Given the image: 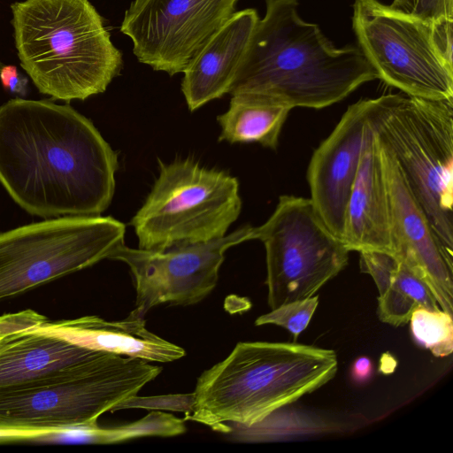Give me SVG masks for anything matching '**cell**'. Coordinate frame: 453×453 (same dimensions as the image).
I'll list each match as a JSON object with an SVG mask.
<instances>
[{
    "label": "cell",
    "mask_w": 453,
    "mask_h": 453,
    "mask_svg": "<svg viewBox=\"0 0 453 453\" xmlns=\"http://www.w3.org/2000/svg\"><path fill=\"white\" fill-rule=\"evenodd\" d=\"M117 169V153L70 104L16 97L0 105V184L27 213L101 215Z\"/></svg>",
    "instance_id": "cell-1"
},
{
    "label": "cell",
    "mask_w": 453,
    "mask_h": 453,
    "mask_svg": "<svg viewBox=\"0 0 453 453\" xmlns=\"http://www.w3.org/2000/svg\"><path fill=\"white\" fill-rule=\"evenodd\" d=\"M229 94L252 93L291 110L321 109L379 79L357 46L336 48L297 13V0H265Z\"/></svg>",
    "instance_id": "cell-2"
},
{
    "label": "cell",
    "mask_w": 453,
    "mask_h": 453,
    "mask_svg": "<svg viewBox=\"0 0 453 453\" xmlns=\"http://www.w3.org/2000/svg\"><path fill=\"white\" fill-rule=\"evenodd\" d=\"M338 370L332 349L299 343L242 342L204 371L186 419L217 432L252 426L331 380Z\"/></svg>",
    "instance_id": "cell-3"
},
{
    "label": "cell",
    "mask_w": 453,
    "mask_h": 453,
    "mask_svg": "<svg viewBox=\"0 0 453 453\" xmlns=\"http://www.w3.org/2000/svg\"><path fill=\"white\" fill-rule=\"evenodd\" d=\"M11 8L20 65L40 93L85 100L119 75L121 52L88 0H25Z\"/></svg>",
    "instance_id": "cell-4"
},
{
    "label": "cell",
    "mask_w": 453,
    "mask_h": 453,
    "mask_svg": "<svg viewBox=\"0 0 453 453\" xmlns=\"http://www.w3.org/2000/svg\"><path fill=\"white\" fill-rule=\"evenodd\" d=\"M367 120L453 255V99L383 95L368 99Z\"/></svg>",
    "instance_id": "cell-5"
},
{
    "label": "cell",
    "mask_w": 453,
    "mask_h": 453,
    "mask_svg": "<svg viewBox=\"0 0 453 453\" xmlns=\"http://www.w3.org/2000/svg\"><path fill=\"white\" fill-rule=\"evenodd\" d=\"M161 371L141 358L102 351L54 376L0 388V427L65 433L96 425Z\"/></svg>",
    "instance_id": "cell-6"
},
{
    "label": "cell",
    "mask_w": 453,
    "mask_h": 453,
    "mask_svg": "<svg viewBox=\"0 0 453 453\" xmlns=\"http://www.w3.org/2000/svg\"><path fill=\"white\" fill-rule=\"evenodd\" d=\"M158 164V177L131 221L139 249L165 250L225 236L242 210L237 179L190 158Z\"/></svg>",
    "instance_id": "cell-7"
},
{
    "label": "cell",
    "mask_w": 453,
    "mask_h": 453,
    "mask_svg": "<svg viewBox=\"0 0 453 453\" xmlns=\"http://www.w3.org/2000/svg\"><path fill=\"white\" fill-rule=\"evenodd\" d=\"M126 226L112 217L63 216L0 232V301L109 258Z\"/></svg>",
    "instance_id": "cell-8"
},
{
    "label": "cell",
    "mask_w": 453,
    "mask_h": 453,
    "mask_svg": "<svg viewBox=\"0 0 453 453\" xmlns=\"http://www.w3.org/2000/svg\"><path fill=\"white\" fill-rule=\"evenodd\" d=\"M265 248L271 310L313 296L348 264L349 250L318 215L310 198L282 195L274 211L254 227Z\"/></svg>",
    "instance_id": "cell-9"
},
{
    "label": "cell",
    "mask_w": 453,
    "mask_h": 453,
    "mask_svg": "<svg viewBox=\"0 0 453 453\" xmlns=\"http://www.w3.org/2000/svg\"><path fill=\"white\" fill-rule=\"evenodd\" d=\"M352 27L379 79L409 96L453 99V65L438 50L431 22L378 0H355Z\"/></svg>",
    "instance_id": "cell-10"
},
{
    "label": "cell",
    "mask_w": 453,
    "mask_h": 453,
    "mask_svg": "<svg viewBox=\"0 0 453 453\" xmlns=\"http://www.w3.org/2000/svg\"><path fill=\"white\" fill-rule=\"evenodd\" d=\"M250 240H254V226L246 225L219 239L165 250L134 249L122 243L108 259L128 265L136 291L131 312L144 317L163 303L185 306L202 301L217 285L225 252Z\"/></svg>",
    "instance_id": "cell-11"
},
{
    "label": "cell",
    "mask_w": 453,
    "mask_h": 453,
    "mask_svg": "<svg viewBox=\"0 0 453 453\" xmlns=\"http://www.w3.org/2000/svg\"><path fill=\"white\" fill-rule=\"evenodd\" d=\"M239 0H134L120 31L137 59L173 76L183 73L233 16Z\"/></svg>",
    "instance_id": "cell-12"
},
{
    "label": "cell",
    "mask_w": 453,
    "mask_h": 453,
    "mask_svg": "<svg viewBox=\"0 0 453 453\" xmlns=\"http://www.w3.org/2000/svg\"><path fill=\"white\" fill-rule=\"evenodd\" d=\"M380 146L390 200L393 254L427 283L441 310L452 315L453 255L436 236L397 161L381 142Z\"/></svg>",
    "instance_id": "cell-13"
},
{
    "label": "cell",
    "mask_w": 453,
    "mask_h": 453,
    "mask_svg": "<svg viewBox=\"0 0 453 453\" xmlns=\"http://www.w3.org/2000/svg\"><path fill=\"white\" fill-rule=\"evenodd\" d=\"M368 98L350 104L310 160L307 180L313 206L342 241L346 208L363 151Z\"/></svg>",
    "instance_id": "cell-14"
},
{
    "label": "cell",
    "mask_w": 453,
    "mask_h": 453,
    "mask_svg": "<svg viewBox=\"0 0 453 453\" xmlns=\"http://www.w3.org/2000/svg\"><path fill=\"white\" fill-rule=\"evenodd\" d=\"M342 242L349 252L393 254L390 200L381 146L368 120L361 159L346 208Z\"/></svg>",
    "instance_id": "cell-15"
},
{
    "label": "cell",
    "mask_w": 453,
    "mask_h": 453,
    "mask_svg": "<svg viewBox=\"0 0 453 453\" xmlns=\"http://www.w3.org/2000/svg\"><path fill=\"white\" fill-rule=\"evenodd\" d=\"M258 20L255 9L234 12L194 57L181 82L189 111L229 94Z\"/></svg>",
    "instance_id": "cell-16"
},
{
    "label": "cell",
    "mask_w": 453,
    "mask_h": 453,
    "mask_svg": "<svg viewBox=\"0 0 453 453\" xmlns=\"http://www.w3.org/2000/svg\"><path fill=\"white\" fill-rule=\"evenodd\" d=\"M35 329L87 349L149 362H173L185 355L181 347L149 331L144 317L133 312L118 321H107L98 316L47 319Z\"/></svg>",
    "instance_id": "cell-17"
},
{
    "label": "cell",
    "mask_w": 453,
    "mask_h": 453,
    "mask_svg": "<svg viewBox=\"0 0 453 453\" xmlns=\"http://www.w3.org/2000/svg\"><path fill=\"white\" fill-rule=\"evenodd\" d=\"M100 352L35 327L19 331L0 344V388L54 376Z\"/></svg>",
    "instance_id": "cell-18"
},
{
    "label": "cell",
    "mask_w": 453,
    "mask_h": 453,
    "mask_svg": "<svg viewBox=\"0 0 453 453\" xmlns=\"http://www.w3.org/2000/svg\"><path fill=\"white\" fill-rule=\"evenodd\" d=\"M360 267L378 290V316L394 326L410 321L418 308L440 310L427 283L401 257L379 251L360 252Z\"/></svg>",
    "instance_id": "cell-19"
},
{
    "label": "cell",
    "mask_w": 453,
    "mask_h": 453,
    "mask_svg": "<svg viewBox=\"0 0 453 453\" xmlns=\"http://www.w3.org/2000/svg\"><path fill=\"white\" fill-rule=\"evenodd\" d=\"M290 111L289 107L261 95H232L227 111L217 118L221 128L219 141L230 143L255 142L276 150Z\"/></svg>",
    "instance_id": "cell-20"
},
{
    "label": "cell",
    "mask_w": 453,
    "mask_h": 453,
    "mask_svg": "<svg viewBox=\"0 0 453 453\" xmlns=\"http://www.w3.org/2000/svg\"><path fill=\"white\" fill-rule=\"evenodd\" d=\"M186 431L184 420L162 411H150L129 424L111 427L98 425L77 427L62 434L68 441L81 443L112 444L146 436L170 437Z\"/></svg>",
    "instance_id": "cell-21"
},
{
    "label": "cell",
    "mask_w": 453,
    "mask_h": 453,
    "mask_svg": "<svg viewBox=\"0 0 453 453\" xmlns=\"http://www.w3.org/2000/svg\"><path fill=\"white\" fill-rule=\"evenodd\" d=\"M227 426V434L242 441H269L332 433L336 426L334 423L313 414L293 410L287 411L284 407L250 426L234 424Z\"/></svg>",
    "instance_id": "cell-22"
},
{
    "label": "cell",
    "mask_w": 453,
    "mask_h": 453,
    "mask_svg": "<svg viewBox=\"0 0 453 453\" xmlns=\"http://www.w3.org/2000/svg\"><path fill=\"white\" fill-rule=\"evenodd\" d=\"M411 331L415 341L438 357L453 351L452 315L442 310L416 309L410 319Z\"/></svg>",
    "instance_id": "cell-23"
},
{
    "label": "cell",
    "mask_w": 453,
    "mask_h": 453,
    "mask_svg": "<svg viewBox=\"0 0 453 453\" xmlns=\"http://www.w3.org/2000/svg\"><path fill=\"white\" fill-rule=\"evenodd\" d=\"M318 304V296L290 302L258 317L255 324H272L284 327L296 339L308 326Z\"/></svg>",
    "instance_id": "cell-24"
},
{
    "label": "cell",
    "mask_w": 453,
    "mask_h": 453,
    "mask_svg": "<svg viewBox=\"0 0 453 453\" xmlns=\"http://www.w3.org/2000/svg\"><path fill=\"white\" fill-rule=\"evenodd\" d=\"M47 319L31 309L4 313L0 315V342L19 331L38 326Z\"/></svg>",
    "instance_id": "cell-25"
},
{
    "label": "cell",
    "mask_w": 453,
    "mask_h": 453,
    "mask_svg": "<svg viewBox=\"0 0 453 453\" xmlns=\"http://www.w3.org/2000/svg\"><path fill=\"white\" fill-rule=\"evenodd\" d=\"M193 398V393L188 395H173L157 397L156 398L157 402H155L153 398H149L151 401V403H149L143 399L142 400L144 402H141L134 396L120 403L115 411L127 407H146L150 409H166L176 411H185L186 414H188L192 411Z\"/></svg>",
    "instance_id": "cell-26"
},
{
    "label": "cell",
    "mask_w": 453,
    "mask_h": 453,
    "mask_svg": "<svg viewBox=\"0 0 453 453\" xmlns=\"http://www.w3.org/2000/svg\"><path fill=\"white\" fill-rule=\"evenodd\" d=\"M411 14L429 22L453 19V0H416Z\"/></svg>",
    "instance_id": "cell-27"
},
{
    "label": "cell",
    "mask_w": 453,
    "mask_h": 453,
    "mask_svg": "<svg viewBox=\"0 0 453 453\" xmlns=\"http://www.w3.org/2000/svg\"><path fill=\"white\" fill-rule=\"evenodd\" d=\"M431 23L434 43L438 50L449 64H452L453 19H441Z\"/></svg>",
    "instance_id": "cell-28"
},
{
    "label": "cell",
    "mask_w": 453,
    "mask_h": 453,
    "mask_svg": "<svg viewBox=\"0 0 453 453\" xmlns=\"http://www.w3.org/2000/svg\"><path fill=\"white\" fill-rule=\"evenodd\" d=\"M0 80L5 90L25 97L28 92V79L19 73L16 66L4 65L0 71Z\"/></svg>",
    "instance_id": "cell-29"
},
{
    "label": "cell",
    "mask_w": 453,
    "mask_h": 453,
    "mask_svg": "<svg viewBox=\"0 0 453 453\" xmlns=\"http://www.w3.org/2000/svg\"><path fill=\"white\" fill-rule=\"evenodd\" d=\"M372 370L373 367L371 359L366 357H360L357 358L351 365V379L357 383L365 382L372 376Z\"/></svg>",
    "instance_id": "cell-30"
},
{
    "label": "cell",
    "mask_w": 453,
    "mask_h": 453,
    "mask_svg": "<svg viewBox=\"0 0 453 453\" xmlns=\"http://www.w3.org/2000/svg\"><path fill=\"white\" fill-rule=\"evenodd\" d=\"M415 3L416 0H393L390 5L405 12L411 13Z\"/></svg>",
    "instance_id": "cell-31"
},
{
    "label": "cell",
    "mask_w": 453,
    "mask_h": 453,
    "mask_svg": "<svg viewBox=\"0 0 453 453\" xmlns=\"http://www.w3.org/2000/svg\"><path fill=\"white\" fill-rule=\"evenodd\" d=\"M4 67V64L0 61V71Z\"/></svg>",
    "instance_id": "cell-32"
},
{
    "label": "cell",
    "mask_w": 453,
    "mask_h": 453,
    "mask_svg": "<svg viewBox=\"0 0 453 453\" xmlns=\"http://www.w3.org/2000/svg\"><path fill=\"white\" fill-rule=\"evenodd\" d=\"M9 337H10V336H9ZM6 339H7V338H6ZM6 339H5V340H6ZM4 341H3V342H4ZM3 342H0V344H1Z\"/></svg>",
    "instance_id": "cell-33"
}]
</instances>
